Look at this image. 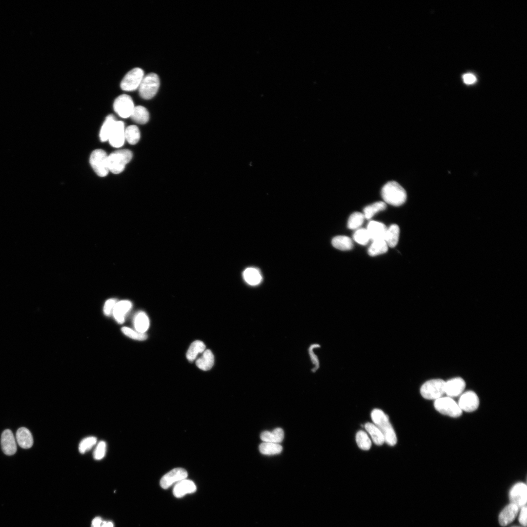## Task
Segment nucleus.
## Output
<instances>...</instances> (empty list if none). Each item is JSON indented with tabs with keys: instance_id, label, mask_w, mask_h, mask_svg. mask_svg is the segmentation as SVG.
<instances>
[{
	"instance_id": "nucleus-16",
	"label": "nucleus",
	"mask_w": 527,
	"mask_h": 527,
	"mask_svg": "<svg viewBox=\"0 0 527 527\" xmlns=\"http://www.w3.org/2000/svg\"><path fill=\"white\" fill-rule=\"evenodd\" d=\"M519 508L514 504L510 503L501 511L498 520L501 526L505 527L511 523L516 518Z\"/></svg>"
},
{
	"instance_id": "nucleus-17",
	"label": "nucleus",
	"mask_w": 527,
	"mask_h": 527,
	"mask_svg": "<svg viewBox=\"0 0 527 527\" xmlns=\"http://www.w3.org/2000/svg\"><path fill=\"white\" fill-rule=\"evenodd\" d=\"M366 230L370 240L373 242L384 240L387 228L383 223L371 221L368 223Z\"/></svg>"
},
{
	"instance_id": "nucleus-39",
	"label": "nucleus",
	"mask_w": 527,
	"mask_h": 527,
	"mask_svg": "<svg viewBox=\"0 0 527 527\" xmlns=\"http://www.w3.org/2000/svg\"><path fill=\"white\" fill-rule=\"evenodd\" d=\"M122 331L126 336L136 340L143 341L147 338L145 333H140L128 327H122Z\"/></svg>"
},
{
	"instance_id": "nucleus-22",
	"label": "nucleus",
	"mask_w": 527,
	"mask_h": 527,
	"mask_svg": "<svg viewBox=\"0 0 527 527\" xmlns=\"http://www.w3.org/2000/svg\"><path fill=\"white\" fill-rule=\"evenodd\" d=\"M284 438V432L280 427L276 428L271 431H264L260 435L261 439L264 442L280 444Z\"/></svg>"
},
{
	"instance_id": "nucleus-9",
	"label": "nucleus",
	"mask_w": 527,
	"mask_h": 527,
	"mask_svg": "<svg viewBox=\"0 0 527 527\" xmlns=\"http://www.w3.org/2000/svg\"><path fill=\"white\" fill-rule=\"evenodd\" d=\"M135 107L131 97L126 94L118 96L114 101L113 108L115 112L122 118L130 117Z\"/></svg>"
},
{
	"instance_id": "nucleus-45",
	"label": "nucleus",
	"mask_w": 527,
	"mask_h": 527,
	"mask_svg": "<svg viewBox=\"0 0 527 527\" xmlns=\"http://www.w3.org/2000/svg\"><path fill=\"white\" fill-rule=\"evenodd\" d=\"M106 521H103L100 517H97L93 520L91 527H106Z\"/></svg>"
},
{
	"instance_id": "nucleus-18",
	"label": "nucleus",
	"mask_w": 527,
	"mask_h": 527,
	"mask_svg": "<svg viewBox=\"0 0 527 527\" xmlns=\"http://www.w3.org/2000/svg\"><path fill=\"white\" fill-rule=\"evenodd\" d=\"M196 488V486L192 481L185 479L175 484L173 493L175 497L181 498L187 494L195 492Z\"/></svg>"
},
{
	"instance_id": "nucleus-27",
	"label": "nucleus",
	"mask_w": 527,
	"mask_h": 527,
	"mask_svg": "<svg viewBox=\"0 0 527 527\" xmlns=\"http://www.w3.org/2000/svg\"><path fill=\"white\" fill-rule=\"evenodd\" d=\"M399 227L397 224H392L388 228H387L384 240L388 246L394 247L397 245L399 240Z\"/></svg>"
},
{
	"instance_id": "nucleus-44",
	"label": "nucleus",
	"mask_w": 527,
	"mask_h": 527,
	"mask_svg": "<svg viewBox=\"0 0 527 527\" xmlns=\"http://www.w3.org/2000/svg\"><path fill=\"white\" fill-rule=\"evenodd\" d=\"M319 346V345H312L311 347H310V349H309V351H310L309 352H310V356H311V359L312 360L313 363L315 365V368H314L313 370H316L317 369V368L319 367V365L318 358H317V357L316 356V355H315V354L314 353L313 351V348H314L316 346Z\"/></svg>"
},
{
	"instance_id": "nucleus-13",
	"label": "nucleus",
	"mask_w": 527,
	"mask_h": 527,
	"mask_svg": "<svg viewBox=\"0 0 527 527\" xmlns=\"http://www.w3.org/2000/svg\"><path fill=\"white\" fill-rule=\"evenodd\" d=\"M125 128L122 122L116 121L108 140L112 146L119 148L123 145L125 141Z\"/></svg>"
},
{
	"instance_id": "nucleus-10",
	"label": "nucleus",
	"mask_w": 527,
	"mask_h": 527,
	"mask_svg": "<svg viewBox=\"0 0 527 527\" xmlns=\"http://www.w3.org/2000/svg\"><path fill=\"white\" fill-rule=\"evenodd\" d=\"M510 503L517 506L519 509L526 505L527 502V486L526 484L519 482L515 484L509 492Z\"/></svg>"
},
{
	"instance_id": "nucleus-41",
	"label": "nucleus",
	"mask_w": 527,
	"mask_h": 527,
	"mask_svg": "<svg viewBox=\"0 0 527 527\" xmlns=\"http://www.w3.org/2000/svg\"><path fill=\"white\" fill-rule=\"evenodd\" d=\"M117 302V300L113 298L109 299L105 302L103 306V312L106 316H110L112 314Z\"/></svg>"
},
{
	"instance_id": "nucleus-6",
	"label": "nucleus",
	"mask_w": 527,
	"mask_h": 527,
	"mask_svg": "<svg viewBox=\"0 0 527 527\" xmlns=\"http://www.w3.org/2000/svg\"><path fill=\"white\" fill-rule=\"evenodd\" d=\"M434 406L440 413L451 417H458L462 414V410L452 398L441 397L435 400Z\"/></svg>"
},
{
	"instance_id": "nucleus-36",
	"label": "nucleus",
	"mask_w": 527,
	"mask_h": 527,
	"mask_svg": "<svg viewBox=\"0 0 527 527\" xmlns=\"http://www.w3.org/2000/svg\"><path fill=\"white\" fill-rule=\"evenodd\" d=\"M365 217L364 214L359 212H355L349 217L347 227L350 229H355L360 227L363 224Z\"/></svg>"
},
{
	"instance_id": "nucleus-21",
	"label": "nucleus",
	"mask_w": 527,
	"mask_h": 527,
	"mask_svg": "<svg viewBox=\"0 0 527 527\" xmlns=\"http://www.w3.org/2000/svg\"><path fill=\"white\" fill-rule=\"evenodd\" d=\"M214 364V356L209 349H205L196 362L197 366L204 371L210 370Z\"/></svg>"
},
{
	"instance_id": "nucleus-5",
	"label": "nucleus",
	"mask_w": 527,
	"mask_h": 527,
	"mask_svg": "<svg viewBox=\"0 0 527 527\" xmlns=\"http://www.w3.org/2000/svg\"><path fill=\"white\" fill-rule=\"evenodd\" d=\"M160 84L159 77L156 73L144 75L138 88L140 96L145 100L152 99L157 93Z\"/></svg>"
},
{
	"instance_id": "nucleus-8",
	"label": "nucleus",
	"mask_w": 527,
	"mask_h": 527,
	"mask_svg": "<svg viewBox=\"0 0 527 527\" xmlns=\"http://www.w3.org/2000/svg\"><path fill=\"white\" fill-rule=\"evenodd\" d=\"M144 76L142 69L136 67L128 71L121 82V88L125 91H133L139 88Z\"/></svg>"
},
{
	"instance_id": "nucleus-1",
	"label": "nucleus",
	"mask_w": 527,
	"mask_h": 527,
	"mask_svg": "<svg viewBox=\"0 0 527 527\" xmlns=\"http://www.w3.org/2000/svg\"><path fill=\"white\" fill-rule=\"evenodd\" d=\"M371 418L373 424L382 432L385 442L391 446L395 445L397 441V436L388 416L382 410L375 408L371 413Z\"/></svg>"
},
{
	"instance_id": "nucleus-47",
	"label": "nucleus",
	"mask_w": 527,
	"mask_h": 527,
	"mask_svg": "<svg viewBox=\"0 0 527 527\" xmlns=\"http://www.w3.org/2000/svg\"></svg>"
},
{
	"instance_id": "nucleus-46",
	"label": "nucleus",
	"mask_w": 527,
	"mask_h": 527,
	"mask_svg": "<svg viewBox=\"0 0 527 527\" xmlns=\"http://www.w3.org/2000/svg\"><path fill=\"white\" fill-rule=\"evenodd\" d=\"M106 527H113V524L111 522H107Z\"/></svg>"
},
{
	"instance_id": "nucleus-4",
	"label": "nucleus",
	"mask_w": 527,
	"mask_h": 527,
	"mask_svg": "<svg viewBox=\"0 0 527 527\" xmlns=\"http://www.w3.org/2000/svg\"><path fill=\"white\" fill-rule=\"evenodd\" d=\"M445 381L433 379L425 382L420 388V393L424 398L436 400L445 394Z\"/></svg>"
},
{
	"instance_id": "nucleus-37",
	"label": "nucleus",
	"mask_w": 527,
	"mask_h": 527,
	"mask_svg": "<svg viewBox=\"0 0 527 527\" xmlns=\"http://www.w3.org/2000/svg\"><path fill=\"white\" fill-rule=\"evenodd\" d=\"M97 443V439L94 436H89L82 439L79 444V451L83 454L90 450Z\"/></svg>"
},
{
	"instance_id": "nucleus-25",
	"label": "nucleus",
	"mask_w": 527,
	"mask_h": 527,
	"mask_svg": "<svg viewBox=\"0 0 527 527\" xmlns=\"http://www.w3.org/2000/svg\"><path fill=\"white\" fill-rule=\"evenodd\" d=\"M116 121L114 116L112 115L106 117L100 132V138L101 142L108 141Z\"/></svg>"
},
{
	"instance_id": "nucleus-31",
	"label": "nucleus",
	"mask_w": 527,
	"mask_h": 527,
	"mask_svg": "<svg viewBox=\"0 0 527 527\" xmlns=\"http://www.w3.org/2000/svg\"><path fill=\"white\" fill-rule=\"evenodd\" d=\"M333 246L341 250H348L353 247L351 239L346 236H337L332 240Z\"/></svg>"
},
{
	"instance_id": "nucleus-28",
	"label": "nucleus",
	"mask_w": 527,
	"mask_h": 527,
	"mask_svg": "<svg viewBox=\"0 0 527 527\" xmlns=\"http://www.w3.org/2000/svg\"><path fill=\"white\" fill-rule=\"evenodd\" d=\"M364 427L370 435L373 442L377 445L381 446L385 443L384 436L379 428L371 423H366Z\"/></svg>"
},
{
	"instance_id": "nucleus-38",
	"label": "nucleus",
	"mask_w": 527,
	"mask_h": 527,
	"mask_svg": "<svg viewBox=\"0 0 527 527\" xmlns=\"http://www.w3.org/2000/svg\"><path fill=\"white\" fill-rule=\"evenodd\" d=\"M353 239L361 245H366L370 240L366 229L360 228L356 230L353 235Z\"/></svg>"
},
{
	"instance_id": "nucleus-12",
	"label": "nucleus",
	"mask_w": 527,
	"mask_h": 527,
	"mask_svg": "<svg viewBox=\"0 0 527 527\" xmlns=\"http://www.w3.org/2000/svg\"><path fill=\"white\" fill-rule=\"evenodd\" d=\"M458 404L462 411L471 412L478 407L479 399L474 392L467 391L461 394Z\"/></svg>"
},
{
	"instance_id": "nucleus-14",
	"label": "nucleus",
	"mask_w": 527,
	"mask_h": 527,
	"mask_svg": "<svg viewBox=\"0 0 527 527\" xmlns=\"http://www.w3.org/2000/svg\"><path fill=\"white\" fill-rule=\"evenodd\" d=\"M466 387V382L461 377H455L445 382V394L454 397L461 395Z\"/></svg>"
},
{
	"instance_id": "nucleus-29",
	"label": "nucleus",
	"mask_w": 527,
	"mask_h": 527,
	"mask_svg": "<svg viewBox=\"0 0 527 527\" xmlns=\"http://www.w3.org/2000/svg\"><path fill=\"white\" fill-rule=\"evenodd\" d=\"M205 350V345L201 341L196 340L191 343L186 352V358L190 362L194 361L199 354Z\"/></svg>"
},
{
	"instance_id": "nucleus-11",
	"label": "nucleus",
	"mask_w": 527,
	"mask_h": 527,
	"mask_svg": "<svg viewBox=\"0 0 527 527\" xmlns=\"http://www.w3.org/2000/svg\"><path fill=\"white\" fill-rule=\"evenodd\" d=\"M187 471L182 468H175L164 475L160 480V485L162 488L166 489L174 484L186 479Z\"/></svg>"
},
{
	"instance_id": "nucleus-40",
	"label": "nucleus",
	"mask_w": 527,
	"mask_h": 527,
	"mask_svg": "<svg viewBox=\"0 0 527 527\" xmlns=\"http://www.w3.org/2000/svg\"><path fill=\"white\" fill-rule=\"evenodd\" d=\"M106 444L104 441H101L96 445L93 451V456L95 460H100L103 459L106 454Z\"/></svg>"
},
{
	"instance_id": "nucleus-24",
	"label": "nucleus",
	"mask_w": 527,
	"mask_h": 527,
	"mask_svg": "<svg viewBox=\"0 0 527 527\" xmlns=\"http://www.w3.org/2000/svg\"><path fill=\"white\" fill-rule=\"evenodd\" d=\"M243 277L244 281L251 285L259 284L262 280L260 271L254 267L246 268L243 272Z\"/></svg>"
},
{
	"instance_id": "nucleus-3",
	"label": "nucleus",
	"mask_w": 527,
	"mask_h": 527,
	"mask_svg": "<svg viewBox=\"0 0 527 527\" xmlns=\"http://www.w3.org/2000/svg\"><path fill=\"white\" fill-rule=\"evenodd\" d=\"M132 158V152L128 149L117 150L108 156L109 171L115 174L121 173Z\"/></svg>"
},
{
	"instance_id": "nucleus-15",
	"label": "nucleus",
	"mask_w": 527,
	"mask_h": 527,
	"mask_svg": "<svg viewBox=\"0 0 527 527\" xmlns=\"http://www.w3.org/2000/svg\"><path fill=\"white\" fill-rule=\"evenodd\" d=\"M1 446L3 452L7 455H12L17 451L16 440L10 429L4 430L1 436Z\"/></svg>"
},
{
	"instance_id": "nucleus-35",
	"label": "nucleus",
	"mask_w": 527,
	"mask_h": 527,
	"mask_svg": "<svg viewBox=\"0 0 527 527\" xmlns=\"http://www.w3.org/2000/svg\"><path fill=\"white\" fill-rule=\"evenodd\" d=\"M356 441L358 447L364 450H369L371 446V441L367 434L363 430H359L356 435Z\"/></svg>"
},
{
	"instance_id": "nucleus-26",
	"label": "nucleus",
	"mask_w": 527,
	"mask_h": 527,
	"mask_svg": "<svg viewBox=\"0 0 527 527\" xmlns=\"http://www.w3.org/2000/svg\"><path fill=\"white\" fill-rule=\"evenodd\" d=\"M135 122L143 124L148 122L149 114L147 109L142 105L135 106L130 117Z\"/></svg>"
},
{
	"instance_id": "nucleus-42",
	"label": "nucleus",
	"mask_w": 527,
	"mask_h": 527,
	"mask_svg": "<svg viewBox=\"0 0 527 527\" xmlns=\"http://www.w3.org/2000/svg\"><path fill=\"white\" fill-rule=\"evenodd\" d=\"M520 511L518 521L524 527L527 526V507L526 505L520 508Z\"/></svg>"
},
{
	"instance_id": "nucleus-19",
	"label": "nucleus",
	"mask_w": 527,
	"mask_h": 527,
	"mask_svg": "<svg viewBox=\"0 0 527 527\" xmlns=\"http://www.w3.org/2000/svg\"><path fill=\"white\" fill-rule=\"evenodd\" d=\"M132 306V303L128 300H122L117 302L112 314L117 323L120 324L124 323L125 315L131 309Z\"/></svg>"
},
{
	"instance_id": "nucleus-34",
	"label": "nucleus",
	"mask_w": 527,
	"mask_h": 527,
	"mask_svg": "<svg viewBox=\"0 0 527 527\" xmlns=\"http://www.w3.org/2000/svg\"><path fill=\"white\" fill-rule=\"evenodd\" d=\"M141 137L139 128L135 125H131L125 128V139L131 144H136Z\"/></svg>"
},
{
	"instance_id": "nucleus-33",
	"label": "nucleus",
	"mask_w": 527,
	"mask_h": 527,
	"mask_svg": "<svg viewBox=\"0 0 527 527\" xmlns=\"http://www.w3.org/2000/svg\"><path fill=\"white\" fill-rule=\"evenodd\" d=\"M386 203L384 202H377L366 206L364 208V216L365 218L369 219L372 218L376 213L385 209Z\"/></svg>"
},
{
	"instance_id": "nucleus-2",
	"label": "nucleus",
	"mask_w": 527,
	"mask_h": 527,
	"mask_svg": "<svg viewBox=\"0 0 527 527\" xmlns=\"http://www.w3.org/2000/svg\"><path fill=\"white\" fill-rule=\"evenodd\" d=\"M381 195L385 203L393 206L402 205L406 200L405 189L397 182L392 181L386 182L382 187Z\"/></svg>"
},
{
	"instance_id": "nucleus-43",
	"label": "nucleus",
	"mask_w": 527,
	"mask_h": 527,
	"mask_svg": "<svg viewBox=\"0 0 527 527\" xmlns=\"http://www.w3.org/2000/svg\"><path fill=\"white\" fill-rule=\"evenodd\" d=\"M464 82L466 84H471L476 81V77L471 73L465 74L463 76Z\"/></svg>"
},
{
	"instance_id": "nucleus-20",
	"label": "nucleus",
	"mask_w": 527,
	"mask_h": 527,
	"mask_svg": "<svg viewBox=\"0 0 527 527\" xmlns=\"http://www.w3.org/2000/svg\"><path fill=\"white\" fill-rule=\"evenodd\" d=\"M16 440L18 445L22 448H30L33 444V438L30 431L26 428H19L16 432Z\"/></svg>"
},
{
	"instance_id": "nucleus-32",
	"label": "nucleus",
	"mask_w": 527,
	"mask_h": 527,
	"mask_svg": "<svg viewBox=\"0 0 527 527\" xmlns=\"http://www.w3.org/2000/svg\"><path fill=\"white\" fill-rule=\"evenodd\" d=\"M388 245L384 240L373 241L368 249L371 256H376L387 252Z\"/></svg>"
},
{
	"instance_id": "nucleus-7",
	"label": "nucleus",
	"mask_w": 527,
	"mask_h": 527,
	"mask_svg": "<svg viewBox=\"0 0 527 527\" xmlns=\"http://www.w3.org/2000/svg\"><path fill=\"white\" fill-rule=\"evenodd\" d=\"M108 156L104 150L99 149L93 151L90 157V163L95 173L99 176H106L109 172Z\"/></svg>"
},
{
	"instance_id": "nucleus-30",
	"label": "nucleus",
	"mask_w": 527,
	"mask_h": 527,
	"mask_svg": "<svg viewBox=\"0 0 527 527\" xmlns=\"http://www.w3.org/2000/svg\"><path fill=\"white\" fill-rule=\"evenodd\" d=\"M261 453L265 455H273L280 453L283 447L280 444L263 442L259 446Z\"/></svg>"
},
{
	"instance_id": "nucleus-23",
	"label": "nucleus",
	"mask_w": 527,
	"mask_h": 527,
	"mask_svg": "<svg viewBox=\"0 0 527 527\" xmlns=\"http://www.w3.org/2000/svg\"><path fill=\"white\" fill-rule=\"evenodd\" d=\"M133 323L136 330L142 333H145L150 325V321L147 315L142 311L136 313Z\"/></svg>"
}]
</instances>
